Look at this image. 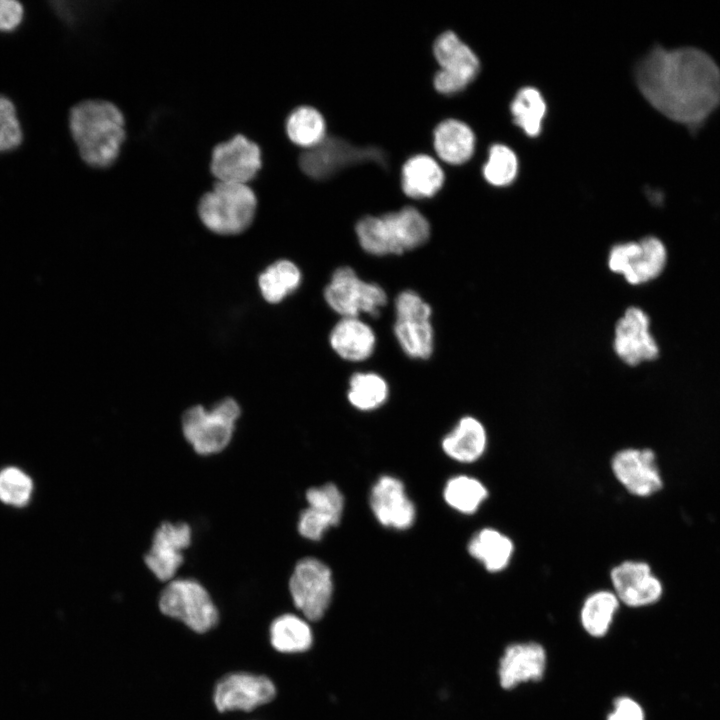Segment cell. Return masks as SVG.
<instances>
[{"label": "cell", "instance_id": "f1b7e54d", "mask_svg": "<svg viewBox=\"0 0 720 720\" xmlns=\"http://www.w3.org/2000/svg\"><path fill=\"white\" fill-rule=\"evenodd\" d=\"M488 495L487 487L479 479L463 474L449 478L443 488L446 504L462 514L475 513Z\"/></svg>", "mask_w": 720, "mask_h": 720}, {"label": "cell", "instance_id": "277c9868", "mask_svg": "<svg viewBox=\"0 0 720 720\" xmlns=\"http://www.w3.org/2000/svg\"><path fill=\"white\" fill-rule=\"evenodd\" d=\"M201 222L221 235L244 232L253 222L257 197L248 184L214 181L198 203Z\"/></svg>", "mask_w": 720, "mask_h": 720}, {"label": "cell", "instance_id": "d4e9b609", "mask_svg": "<svg viewBox=\"0 0 720 720\" xmlns=\"http://www.w3.org/2000/svg\"><path fill=\"white\" fill-rule=\"evenodd\" d=\"M443 182V170L428 155H414L402 166L401 186L403 192L410 198H430L441 189Z\"/></svg>", "mask_w": 720, "mask_h": 720}, {"label": "cell", "instance_id": "603a6c76", "mask_svg": "<svg viewBox=\"0 0 720 720\" xmlns=\"http://www.w3.org/2000/svg\"><path fill=\"white\" fill-rule=\"evenodd\" d=\"M487 443V431L482 422L473 416H463L443 437L441 447L452 460L470 464L483 456Z\"/></svg>", "mask_w": 720, "mask_h": 720}, {"label": "cell", "instance_id": "7c38bea8", "mask_svg": "<svg viewBox=\"0 0 720 720\" xmlns=\"http://www.w3.org/2000/svg\"><path fill=\"white\" fill-rule=\"evenodd\" d=\"M433 52L440 66L433 83L441 94L452 95L460 92L479 72L480 62L477 56L451 31L437 37Z\"/></svg>", "mask_w": 720, "mask_h": 720}, {"label": "cell", "instance_id": "4fadbf2b", "mask_svg": "<svg viewBox=\"0 0 720 720\" xmlns=\"http://www.w3.org/2000/svg\"><path fill=\"white\" fill-rule=\"evenodd\" d=\"M261 168V149L244 134L220 141L210 151L209 172L215 181L248 184Z\"/></svg>", "mask_w": 720, "mask_h": 720}, {"label": "cell", "instance_id": "e575fe53", "mask_svg": "<svg viewBox=\"0 0 720 720\" xmlns=\"http://www.w3.org/2000/svg\"><path fill=\"white\" fill-rule=\"evenodd\" d=\"M31 479L21 470L10 467L0 472V500L14 506L25 505L31 496Z\"/></svg>", "mask_w": 720, "mask_h": 720}, {"label": "cell", "instance_id": "8fae6325", "mask_svg": "<svg viewBox=\"0 0 720 720\" xmlns=\"http://www.w3.org/2000/svg\"><path fill=\"white\" fill-rule=\"evenodd\" d=\"M666 261L665 245L654 236L615 244L608 253L610 271L621 275L631 285L656 279L663 272Z\"/></svg>", "mask_w": 720, "mask_h": 720}, {"label": "cell", "instance_id": "4dcf8cb0", "mask_svg": "<svg viewBox=\"0 0 720 720\" xmlns=\"http://www.w3.org/2000/svg\"><path fill=\"white\" fill-rule=\"evenodd\" d=\"M285 129L296 145L312 148L326 137V124L321 113L310 106H300L288 116Z\"/></svg>", "mask_w": 720, "mask_h": 720}, {"label": "cell", "instance_id": "8d00e7d4", "mask_svg": "<svg viewBox=\"0 0 720 720\" xmlns=\"http://www.w3.org/2000/svg\"><path fill=\"white\" fill-rule=\"evenodd\" d=\"M24 17L23 5L15 0H0V32L15 30Z\"/></svg>", "mask_w": 720, "mask_h": 720}, {"label": "cell", "instance_id": "5bb4252c", "mask_svg": "<svg viewBox=\"0 0 720 720\" xmlns=\"http://www.w3.org/2000/svg\"><path fill=\"white\" fill-rule=\"evenodd\" d=\"M275 696L276 687L267 676L234 672L223 676L216 683L213 702L219 712H250L269 703Z\"/></svg>", "mask_w": 720, "mask_h": 720}, {"label": "cell", "instance_id": "d590c367", "mask_svg": "<svg viewBox=\"0 0 720 720\" xmlns=\"http://www.w3.org/2000/svg\"><path fill=\"white\" fill-rule=\"evenodd\" d=\"M23 140V131L14 103L0 95V153L15 150Z\"/></svg>", "mask_w": 720, "mask_h": 720}, {"label": "cell", "instance_id": "1f68e13d", "mask_svg": "<svg viewBox=\"0 0 720 720\" xmlns=\"http://www.w3.org/2000/svg\"><path fill=\"white\" fill-rule=\"evenodd\" d=\"M389 395L386 380L374 372H357L349 380L347 398L360 411H371L382 406Z\"/></svg>", "mask_w": 720, "mask_h": 720}, {"label": "cell", "instance_id": "4316f807", "mask_svg": "<svg viewBox=\"0 0 720 720\" xmlns=\"http://www.w3.org/2000/svg\"><path fill=\"white\" fill-rule=\"evenodd\" d=\"M272 647L285 654L303 653L313 644V633L308 622L295 614L276 617L269 628Z\"/></svg>", "mask_w": 720, "mask_h": 720}, {"label": "cell", "instance_id": "ba28073f", "mask_svg": "<svg viewBox=\"0 0 720 720\" xmlns=\"http://www.w3.org/2000/svg\"><path fill=\"white\" fill-rule=\"evenodd\" d=\"M324 299L342 317L360 314L377 317L387 304V294L380 285L362 280L347 266L333 272L324 289Z\"/></svg>", "mask_w": 720, "mask_h": 720}, {"label": "cell", "instance_id": "74e56055", "mask_svg": "<svg viewBox=\"0 0 720 720\" xmlns=\"http://www.w3.org/2000/svg\"><path fill=\"white\" fill-rule=\"evenodd\" d=\"M607 720H645L644 711L641 705L630 697L616 699L614 708L608 715Z\"/></svg>", "mask_w": 720, "mask_h": 720}, {"label": "cell", "instance_id": "f546056e", "mask_svg": "<svg viewBox=\"0 0 720 720\" xmlns=\"http://www.w3.org/2000/svg\"><path fill=\"white\" fill-rule=\"evenodd\" d=\"M619 599L613 591L599 590L584 601L580 619L585 631L594 637L604 636L619 608Z\"/></svg>", "mask_w": 720, "mask_h": 720}, {"label": "cell", "instance_id": "83f0119b", "mask_svg": "<svg viewBox=\"0 0 720 720\" xmlns=\"http://www.w3.org/2000/svg\"><path fill=\"white\" fill-rule=\"evenodd\" d=\"M302 281L298 266L289 260H278L269 265L259 276L258 285L263 298L269 303H279L293 293Z\"/></svg>", "mask_w": 720, "mask_h": 720}, {"label": "cell", "instance_id": "5b68a950", "mask_svg": "<svg viewBox=\"0 0 720 720\" xmlns=\"http://www.w3.org/2000/svg\"><path fill=\"white\" fill-rule=\"evenodd\" d=\"M239 416L240 407L231 398L220 401L211 410L193 406L182 417L183 435L196 453H219L230 443Z\"/></svg>", "mask_w": 720, "mask_h": 720}, {"label": "cell", "instance_id": "9a60e30c", "mask_svg": "<svg viewBox=\"0 0 720 720\" xmlns=\"http://www.w3.org/2000/svg\"><path fill=\"white\" fill-rule=\"evenodd\" d=\"M613 349L617 357L629 366L658 357L659 347L650 331V319L645 311L636 306L625 310L615 325Z\"/></svg>", "mask_w": 720, "mask_h": 720}, {"label": "cell", "instance_id": "484cf974", "mask_svg": "<svg viewBox=\"0 0 720 720\" xmlns=\"http://www.w3.org/2000/svg\"><path fill=\"white\" fill-rule=\"evenodd\" d=\"M434 149L443 161L459 165L468 161L473 154L475 137L465 123L447 119L434 130Z\"/></svg>", "mask_w": 720, "mask_h": 720}, {"label": "cell", "instance_id": "9c48e42d", "mask_svg": "<svg viewBox=\"0 0 720 720\" xmlns=\"http://www.w3.org/2000/svg\"><path fill=\"white\" fill-rule=\"evenodd\" d=\"M394 335L406 355L427 359L434 348L432 308L413 290L400 292L395 299Z\"/></svg>", "mask_w": 720, "mask_h": 720}, {"label": "cell", "instance_id": "e0dca14e", "mask_svg": "<svg viewBox=\"0 0 720 720\" xmlns=\"http://www.w3.org/2000/svg\"><path fill=\"white\" fill-rule=\"evenodd\" d=\"M192 540L191 527L185 522H163L155 531L152 545L144 561L160 581L174 579L184 562L183 551Z\"/></svg>", "mask_w": 720, "mask_h": 720}, {"label": "cell", "instance_id": "6da1fadb", "mask_svg": "<svg viewBox=\"0 0 720 720\" xmlns=\"http://www.w3.org/2000/svg\"><path fill=\"white\" fill-rule=\"evenodd\" d=\"M638 88L666 117L685 124L704 120L720 102V70L696 48H653L635 70Z\"/></svg>", "mask_w": 720, "mask_h": 720}, {"label": "cell", "instance_id": "52a82bcc", "mask_svg": "<svg viewBox=\"0 0 720 720\" xmlns=\"http://www.w3.org/2000/svg\"><path fill=\"white\" fill-rule=\"evenodd\" d=\"M365 162L386 167L387 157L384 151L377 147L356 146L336 136H326L299 157L302 171L316 180L328 179L346 167Z\"/></svg>", "mask_w": 720, "mask_h": 720}, {"label": "cell", "instance_id": "cb8c5ba5", "mask_svg": "<svg viewBox=\"0 0 720 720\" xmlns=\"http://www.w3.org/2000/svg\"><path fill=\"white\" fill-rule=\"evenodd\" d=\"M467 551L486 571L498 573L510 564L514 554V543L501 531L485 527L472 536Z\"/></svg>", "mask_w": 720, "mask_h": 720}, {"label": "cell", "instance_id": "2e32d148", "mask_svg": "<svg viewBox=\"0 0 720 720\" xmlns=\"http://www.w3.org/2000/svg\"><path fill=\"white\" fill-rule=\"evenodd\" d=\"M616 480L632 495L648 497L663 487L655 453L648 448H625L611 459Z\"/></svg>", "mask_w": 720, "mask_h": 720}, {"label": "cell", "instance_id": "7402d4cb", "mask_svg": "<svg viewBox=\"0 0 720 720\" xmlns=\"http://www.w3.org/2000/svg\"><path fill=\"white\" fill-rule=\"evenodd\" d=\"M332 349L344 360L360 362L369 358L376 347V334L359 317H342L329 335Z\"/></svg>", "mask_w": 720, "mask_h": 720}, {"label": "cell", "instance_id": "ffe728a7", "mask_svg": "<svg viewBox=\"0 0 720 720\" xmlns=\"http://www.w3.org/2000/svg\"><path fill=\"white\" fill-rule=\"evenodd\" d=\"M369 504L377 521L389 528H410L416 519V508L402 481L391 475L381 476L373 485Z\"/></svg>", "mask_w": 720, "mask_h": 720}, {"label": "cell", "instance_id": "30bf717a", "mask_svg": "<svg viewBox=\"0 0 720 720\" xmlns=\"http://www.w3.org/2000/svg\"><path fill=\"white\" fill-rule=\"evenodd\" d=\"M289 591L294 606L309 621L320 620L333 595L332 572L315 557L300 559L290 576Z\"/></svg>", "mask_w": 720, "mask_h": 720}, {"label": "cell", "instance_id": "836d02e7", "mask_svg": "<svg viewBox=\"0 0 720 720\" xmlns=\"http://www.w3.org/2000/svg\"><path fill=\"white\" fill-rule=\"evenodd\" d=\"M518 162L515 153L506 145L494 144L483 167L485 179L494 186H506L516 177Z\"/></svg>", "mask_w": 720, "mask_h": 720}, {"label": "cell", "instance_id": "d6986e66", "mask_svg": "<svg viewBox=\"0 0 720 720\" xmlns=\"http://www.w3.org/2000/svg\"><path fill=\"white\" fill-rule=\"evenodd\" d=\"M610 580L619 601L629 607L654 604L663 594L662 583L643 561L627 560L614 566Z\"/></svg>", "mask_w": 720, "mask_h": 720}, {"label": "cell", "instance_id": "3957f363", "mask_svg": "<svg viewBox=\"0 0 720 720\" xmlns=\"http://www.w3.org/2000/svg\"><path fill=\"white\" fill-rule=\"evenodd\" d=\"M358 242L369 254H402L423 245L430 237L426 217L412 206L380 216H366L355 227Z\"/></svg>", "mask_w": 720, "mask_h": 720}, {"label": "cell", "instance_id": "7a4b0ae2", "mask_svg": "<svg viewBox=\"0 0 720 720\" xmlns=\"http://www.w3.org/2000/svg\"><path fill=\"white\" fill-rule=\"evenodd\" d=\"M126 118L114 102L85 99L70 109L68 127L81 160L91 168L107 169L119 159L127 140Z\"/></svg>", "mask_w": 720, "mask_h": 720}, {"label": "cell", "instance_id": "8992f818", "mask_svg": "<svg viewBox=\"0 0 720 720\" xmlns=\"http://www.w3.org/2000/svg\"><path fill=\"white\" fill-rule=\"evenodd\" d=\"M160 611L196 633H206L219 620V612L207 589L192 578L168 582L159 597Z\"/></svg>", "mask_w": 720, "mask_h": 720}, {"label": "cell", "instance_id": "d6a6232c", "mask_svg": "<svg viewBox=\"0 0 720 720\" xmlns=\"http://www.w3.org/2000/svg\"><path fill=\"white\" fill-rule=\"evenodd\" d=\"M513 120L527 135L537 136L541 131L546 104L540 92L533 87L520 89L511 103Z\"/></svg>", "mask_w": 720, "mask_h": 720}, {"label": "cell", "instance_id": "ac0fdd59", "mask_svg": "<svg viewBox=\"0 0 720 720\" xmlns=\"http://www.w3.org/2000/svg\"><path fill=\"white\" fill-rule=\"evenodd\" d=\"M308 507L299 515V534L311 541L320 540L325 532L342 519L344 496L333 483L311 487L305 495Z\"/></svg>", "mask_w": 720, "mask_h": 720}, {"label": "cell", "instance_id": "44dd1931", "mask_svg": "<svg viewBox=\"0 0 720 720\" xmlns=\"http://www.w3.org/2000/svg\"><path fill=\"white\" fill-rule=\"evenodd\" d=\"M546 666L544 648L535 642L509 645L499 663V682L502 688L511 689L517 684L543 677Z\"/></svg>", "mask_w": 720, "mask_h": 720}]
</instances>
